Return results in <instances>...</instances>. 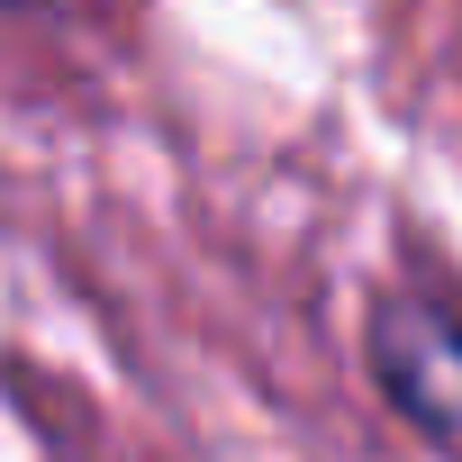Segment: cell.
Wrapping results in <instances>:
<instances>
[{
  "mask_svg": "<svg viewBox=\"0 0 462 462\" xmlns=\"http://www.w3.org/2000/svg\"><path fill=\"white\" fill-rule=\"evenodd\" d=\"M363 363L426 444H462V309L444 291L426 282L381 291L363 318Z\"/></svg>",
  "mask_w": 462,
  "mask_h": 462,
  "instance_id": "cell-1",
  "label": "cell"
},
{
  "mask_svg": "<svg viewBox=\"0 0 462 462\" xmlns=\"http://www.w3.org/2000/svg\"><path fill=\"white\" fill-rule=\"evenodd\" d=\"M0 10H55V0H0Z\"/></svg>",
  "mask_w": 462,
  "mask_h": 462,
  "instance_id": "cell-2",
  "label": "cell"
}]
</instances>
